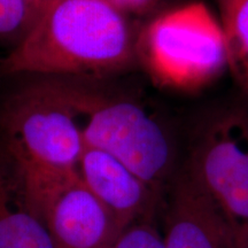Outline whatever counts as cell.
<instances>
[{
  "mask_svg": "<svg viewBox=\"0 0 248 248\" xmlns=\"http://www.w3.org/2000/svg\"><path fill=\"white\" fill-rule=\"evenodd\" d=\"M83 117L85 146L110 154L166 198L182 163L171 135L138 102L102 89L95 79L45 77Z\"/></svg>",
  "mask_w": 248,
  "mask_h": 248,
  "instance_id": "3",
  "label": "cell"
},
{
  "mask_svg": "<svg viewBox=\"0 0 248 248\" xmlns=\"http://www.w3.org/2000/svg\"><path fill=\"white\" fill-rule=\"evenodd\" d=\"M137 31L105 0H44L0 71L89 79L115 75L137 64Z\"/></svg>",
  "mask_w": 248,
  "mask_h": 248,
  "instance_id": "2",
  "label": "cell"
},
{
  "mask_svg": "<svg viewBox=\"0 0 248 248\" xmlns=\"http://www.w3.org/2000/svg\"><path fill=\"white\" fill-rule=\"evenodd\" d=\"M0 248H54L44 224L24 208L0 170Z\"/></svg>",
  "mask_w": 248,
  "mask_h": 248,
  "instance_id": "9",
  "label": "cell"
},
{
  "mask_svg": "<svg viewBox=\"0 0 248 248\" xmlns=\"http://www.w3.org/2000/svg\"><path fill=\"white\" fill-rule=\"evenodd\" d=\"M44 223L54 248H111L123 230L79 176L54 198Z\"/></svg>",
  "mask_w": 248,
  "mask_h": 248,
  "instance_id": "8",
  "label": "cell"
},
{
  "mask_svg": "<svg viewBox=\"0 0 248 248\" xmlns=\"http://www.w3.org/2000/svg\"><path fill=\"white\" fill-rule=\"evenodd\" d=\"M84 147L76 114L45 77L14 93L0 113V170L42 222L54 198L79 176Z\"/></svg>",
  "mask_w": 248,
  "mask_h": 248,
  "instance_id": "1",
  "label": "cell"
},
{
  "mask_svg": "<svg viewBox=\"0 0 248 248\" xmlns=\"http://www.w3.org/2000/svg\"><path fill=\"white\" fill-rule=\"evenodd\" d=\"M24 1H26L27 4L29 5L30 7L36 12V14H37V13H38L39 8L42 7V5H43V2H44V0H24Z\"/></svg>",
  "mask_w": 248,
  "mask_h": 248,
  "instance_id": "14",
  "label": "cell"
},
{
  "mask_svg": "<svg viewBox=\"0 0 248 248\" xmlns=\"http://www.w3.org/2000/svg\"><path fill=\"white\" fill-rule=\"evenodd\" d=\"M228 69L248 98V0H218Z\"/></svg>",
  "mask_w": 248,
  "mask_h": 248,
  "instance_id": "10",
  "label": "cell"
},
{
  "mask_svg": "<svg viewBox=\"0 0 248 248\" xmlns=\"http://www.w3.org/2000/svg\"><path fill=\"white\" fill-rule=\"evenodd\" d=\"M137 64L161 88L194 92L228 69L219 20L202 1L155 14L137 31Z\"/></svg>",
  "mask_w": 248,
  "mask_h": 248,
  "instance_id": "4",
  "label": "cell"
},
{
  "mask_svg": "<svg viewBox=\"0 0 248 248\" xmlns=\"http://www.w3.org/2000/svg\"><path fill=\"white\" fill-rule=\"evenodd\" d=\"M162 213L166 248H235L221 209L185 162L167 192Z\"/></svg>",
  "mask_w": 248,
  "mask_h": 248,
  "instance_id": "6",
  "label": "cell"
},
{
  "mask_svg": "<svg viewBox=\"0 0 248 248\" xmlns=\"http://www.w3.org/2000/svg\"><path fill=\"white\" fill-rule=\"evenodd\" d=\"M184 162L219 207L235 248L248 239V108L233 106L209 117Z\"/></svg>",
  "mask_w": 248,
  "mask_h": 248,
  "instance_id": "5",
  "label": "cell"
},
{
  "mask_svg": "<svg viewBox=\"0 0 248 248\" xmlns=\"http://www.w3.org/2000/svg\"><path fill=\"white\" fill-rule=\"evenodd\" d=\"M126 17L144 16L156 9L161 0H105Z\"/></svg>",
  "mask_w": 248,
  "mask_h": 248,
  "instance_id": "13",
  "label": "cell"
},
{
  "mask_svg": "<svg viewBox=\"0 0 248 248\" xmlns=\"http://www.w3.org/2000/svg\"><path fill=\"white\" fill-rule=\"evenodd\" d=\"M244 248H248V239H247V241H246V244H245V247Z\"/></svg>",
  "mask_w": 248,
  "mask_h": 248,
  "instance_id": "15",
  "label": "cell"
},
{
  "mask_svg": "<svg viewBox=\"0 0 248 248\" xmlns=\"http://www.w3.org/2000/svg\"><path fill=\"white\" fill-rule=\"evenodd\" d=\"M111 248H166L155 222L139 221L124 228Z\"/></svg>",
  "mask_w": 248,
  "mask_h": 248,
  "instance_id": "12",
  "label": "cell"
},
{
  "mask_svg": "<svg viewBox=\"0 0 248 248\" xmlns=\"http://www.w3.org/2000/svg\"><path fill=\"white\" fill-rule=\"evenodd\" d=\"M36 15L24 0H0V42L15 47L29 32Z\"/></svg>",
  "mask_w": 248,
  "mask_h": 248,
  "instance_id": "11",
  "label": "cell"
},
{
  "mask_svg": "<svg viewBox=\"0 0 248 248\" xmlns=\"http://www.w3.org/2000/svg\"><path fill=\"white\" fill-rule=\"evenodd\" d=\"M78 173L123 229L139 221L155 222L163 208L162 195L106 152L85 146Z\"/></svg>",
  "mask_w": 248,
  "mask_h": 248,
  "instance_id": "7",
  "label": "cell"
}]
</instances>
